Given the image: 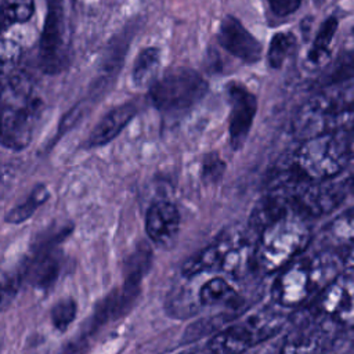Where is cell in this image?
Masks as SVG:
<instances>
[{
	"label": "cell",
	"mask_w": 354,
	"mask_h": 354,
	"mask_svg": "<svg viewBox=\"0 0 354 354\" xmlns=\"http://www.w3.org/2000/svg\"><path fill=\"white\" fill-rule=\"evenodd\" d=\"M337 260L326 252L296 257L278 271L271 288L274 301L282 307L304 304L339 275Z\"/></svg>",
	"instance_id": "1"
},
{
	"label": "cell",
	"mask_w": 354,
	"mask_h": 354,
	"mask_svg": "<svg viewBox=\"0 0 354 354\" xmlns=\"http://www.w3.org/2000/svg\"><path fill=\"white\" fill-rule=\"evenodd\" d=\"M310 230L300 216L288 214L267 225L256 241V267L275 272L299 257L310 243Z\"/></svg>",
	"instance_id": "2"
},
{
	"label": "cell",
	"mask_w": 354,
	"mask_h": 354,
	"mask_svg": "<svg viewBox=\"0 0 354 354\" xmlns=\"http://www.w3.org/2000/svg\"><path fill=\"white\" fill-rule=\"evenodd\" d=\"M350 148L343 131L325 133L304 140L290 165L304 180L328 181L344 169Z\"/></svg>",
	"instance_id": "3"
},
{
	"label": "cell",
	"mask_w": 354,
	"mask_h": 354,
	"mask_svg": "<svg viewBox=\"0 0 354 354\" xmlns=\"http://www.w3.org/2000/svg\"><path fill=\"white\" fill-rule=\"evenodd\" d=\"M283 324L285 315L281 311L271 307L260 308L216 333L209 347L213 354H242L277 335Z\"/></svg>",
	"instance_id": "4"
},
{
	"label": "cell",
	"mask_w": 354,
	"mask_h": 354,
	"mask_svg": "<svg viewBox=\"0 0 354 354\" xmlns=\"http://www.w3.org/2000/svg\"><path fill=\"white\" fill-rule=\"evenodd\" d=\"M351 113H354V100H343V93H319L296 112L292 123L293 134L304 141L339 131V127L348 122Z\"/></svg>",
	"instance_id": "5"
},
{
	"label": "cell",
	"mask_w": 354,
	"mask_h": 354,
	"mask_svg": "<svg viewBox=\"0 0 354 354\" xmlns=\"http://www.w3.org/2000/svg\"><path fill=\"white\" fill-rule=\"evenodd\" d=\"M207 93V82L194 69L174 68L158 77L149 87L152 104L163 112L183 111Z\"/></svg>",
	"instance_id": "6"
},
{
	"label": "cell",
	"mask_w": 354,
	"mask_h": 354,
	"mask_svg": "<svg viewBox=\"0 0 354 354\" xmlns=\"http://www.w3.org/2000/svg\"><path fill=\"white\" fill-rule=\"evenodd\" d=\"M41 113V101L29 91L3 90L1 144L19 151L32 140L35 126Z\"/></svg>",
	"instance_id": "7"
},
{
	"label": "cell",
	"mask_w": 354,
	"mask_h": 354,
	"mask_svg": "<svg viewBox=\"0 0 354 354\" xmlns=\"http://www.w3.org/2000/svg\"><path fill=\"white\" fill-rule=\"evenodd\" d=\"M69 30L61 0H47V14L40 39V65L47 73H58L66 66Z\"/></svg>",
	"instance_id": "8"
},
{
	"label": "cell",
	"mask_w": 354,
	"mask_h": 354,
	"mask_svg": "<svg viewBox=\"0 0 354 354\" xmlns=\"http://www.w3.org/2000/svg\"><path fill=\"white\" fill-rule=\"evenodd\" d=\"M315 315L333 326H354V274H339L315 297Z\"/></svg>",
	"instance_id": "9"
},
{
	"label": "cell",
	"mask_w": 354,
	"mask_h": 354,
	"mask_svg": "<svg viewBox=\"0 0 354 354\" xmlns=\"http://www.w3.org/2000/svg\"><path fill=\"white\" fill-rule=\"evenodd\" d=\"M228 97L231 104L230 141L234 149H239L245 144L256 116L257 100L253 93L239 83L228 86Z\"/></svg>",
	"instance_id": "10"
},
{
	"label": "cell",
	"mask_w": 354,
	"mask_h": 354,
	"mask_svg": "<svg viewBox=\"0 0 354 354\" xmlns=\"http://www.w3.org/2000/svg\"><path fill=\"white\" fill-rule=\"evenodd\" d=\"M217 39L227 53L246 64H254L261 58L260 41L232 15L221 19Z\"/></svg>",
	"instance_id": "11"
},
{
	"label": "cell",
	"mask_w": 354,
	"mask_h": 354,
	"mask_svg": "<svg viewBox=\"0 0 354 354\" xmlns=\"http://www.w3.org/2000/svg\"><path fill=\"white\" fill-rule=\"evenodd\" d=\"M180 228V213L167 201L155 202L147 212L145 230L148 236L160 246H170Z\"/></svg>",
	"instance_id": "12"
},
{
	"label": "cell",
	"mask_w": 354,
	"mask_h": 354,
	"mask_svg": "<svg viewBox=\"0 0 354 354\" xmlns=\"http://www.w3.org/2000/svg\"><path fill=\"white\" fill-rule=\"evenodd\" d=\"M328 325V322L315 315V324L299 326L288 336L279 354H322Z\"/></svg>",
	"instance_id": "13"
},
{
	"label": "cell",
	"mask_w": 354,
	"mask_h": 354,
	"mask_svg": "<svg viewBox=\"0 0 354 354\" xmlns=\"http://www.w3.org/2000/svg\"><path fill=\"white\" fill-rule=\"evenodd\" d=\"M136 113L137 106L133 102H124L122 105L112 108L93 129L88 137V145L100 147L113 140L124 129V126L134 118Z\"/></svg>",
	"instance_id": "14"
},
{
	"label": "cell",
	"mask_w": 354,
	"mask_h": 354,
	"mask_svg": "<svg viewBox=\"0 0 354 354\" xmlns=\"http://www.w3.org/2000/svg\"><path fill=\"white\" fill-rule=\"evenodd\" d=\"M227 246V234L220 235L212 245L206 246L203 250L198 252L195 256L188 259L183 266V275L191 278L201 272H207L214 268H220L224 252Z\"/></svg>",
	"instance_id": "15"
},
{
	"label": "cell",
	"mask_w": 354,
	"mask_h": 354,
	"mask_svg": "<svg viewBox=\"0 0 354 354\" xmlns=\"http://www.w3.org/2000/svg\"><path fill=\"white\" fill-rule=\"evenodd\" d=\"M337 26H339V21L336 17L326 18L319 26L313 40V44L307 51V59L313 65H322L329 59L330 51H332V43H333Z\"/></svg>",
	"instance_id": "16"
},
{
	"label": "cell",
	"mask_w": 354,
	"mask_h": 354,
	"mask_svg": "<svg viewBox=\"0 0 354 354\" xmlns=\"http://www.w3.org/2000/svg\"><path fill=\"white\" fill-rule=\"evenodd\" d=\"M160 62V53L156 47L141 50L134 61L131 80L137 87L149 86L156 80V73Z\"/></svg>",
	"instance_id": "17"
},
{
	"label": "cell",
	"mask_w": 354,
	"mask_h": 354,
	"mask_svg": "<svg viewBox=\"0 0 354 354\" xmlns=\"http://www.w3.org/2000/svg\"><path fill=\"white\" fill-rule=\"evenodd\" d=\"M330 232L342 248L343 257L354 266V207L333 221Z\"/></svg>",
	"instance_id": "18"
},
{
	"label": "cell",
	"mask_w": 354,
	"mask_h": 354,
	"mask_svg": "<svg viewBox=\"0 0 354 354\" xmlns=\"http://www.w3.org/2000/svg\"><path fill=\"white\" fill-rule=\"evenodd\" d=\"M198 299L201 304H205V306H213L220 303H227L234 306L238 300V296L234 288L225 279L216 277L201 286Z\"/></svg>",
	"instance_id": "19"
},
{
	"label": "cell",
	"mask_w": 354,
	"mask_h": 354,
	"mask_svg": "<svg viewBox=\"0 0 354 354\" xmlns=\"http://www.w3.org/2000/svg\"><path fill=\"white\" fill-rule=\"evenodd\" d=\"M48 198H50V191L47 185L37 184L22 203L17 205L7 213L6 221L11 224H19L28 220L44 202H47Z\"/></svg>",
	"instance_id": "20"
},
{
	"label": "cell",
	"mask_w": 354,
	"mask_h": 354,
	"mask_svg": "<svg viewBox=\"0 0 354 354\" xmlns=\"http://www.w3.org/2000/svg\"><path fill=\"white\" fill-rule=\"evenodd\" d=\"M297 47V39L292 32H278L272 36L267 53L268 65L272 69L283 66L288 58L293 55Z\"/></svg>",
	"instance_id": "21"
},
{
	"label": "cell",
	"mask_w": 354,
	"mask_h": 354,
	"mask_svg": "<svg viewBox=\"0 0 354 354\" xmlns=\"http://www.w3.org/2000/svg\"><path fill=\"white\" fill-rule=\"evenodd\" d=\"M35 10V0H3L1 18L4 25L26 22Z\"/></svg>",
	"instance_id": "22"
},
{
	"label": "cell",
	"mask_w": 354,
	"mask_h": 354,
	"mask_svg": "<svg viewBox=\"0 0 354 354\" xmlns=\"http://www.w3.org/2000/svg\"><path fill=\"white\" fill-rule=\"evenodd\" d=\"M77 311V304L71 297H64L58 300L51 308V322L54 328L59 332L66 330L71 322L75 319Z\"/></svg>",
	"instance_id": "23"
},
{
	"label": "cell",
	"mask_w": 354,
	"mask_h": 354,
	"mask_svg": "<svg viewBox=\"0 0 354 354\" xmlns=\"http://www.w3.org/2000/svg\"><path fill=\"white\" fill-rule=\"evenodd\" d=\"M225 170V165L223 159L217 156V153H209L205 156L202 163V178L207 183H216L220 180Z\"/></svg>",
	"instance_id": "24"
},
{
	"label": "cell",
	"mask_w": 354,
	"mask_h": 354,
	"mask_svg": "<svg viewBox=\"0 0 354 354\" xmlns=\"http://www.w3.org/2000/svg\"><path fill=\"white\" fill-rule=\"evenodd\" d=\"M267 3L275 15L288 17L299 10L303 0H267Z\"/></svg>",
	"instance_id": "25"
},
{
	"label": "cell",
	"mask_w": 354,
	"mask_h": 354,
	"mask_svg": "<svg viewBox=\"0 0 354 354\" xmlns=\"http://www.w3.org/2000/svg\"><path fill=\"white\" fill-rule=\"evenodd\" d=\"M314 3H315L317 6H322L324 3H326V0H314Z\"/></svg>",
	"instance_id": "26"
},
{
	"label": "cell",
	"mask_w": 354,
	"mask_h": 354,
	"mask_svg": "<svg viewBox=\"0 0 354 354\" xmlns=\"http://www.w3.org/2000/svg\"><path fill=\"white\" fill-rule=\"evenodd\" d=\"M351 149H353V152H354V137H353V141H351Z\"/></svg>",
	"instance_id": "27"
},
{
	"label": "cell",
	"mask_w": 354,
	"mask_h": 354,
	"mask_svg": "<svg viewBox=\"0 0 354 354\" xmlns=\"http://www.w3.org/2000/svg\"><path fill=\"white\" fill-rule=\"evenodd\" d=\"M351 36H353V40H354V28H353V32H351Z\"/></svg>",
	"instance_id": "28"
}]
</instances>
